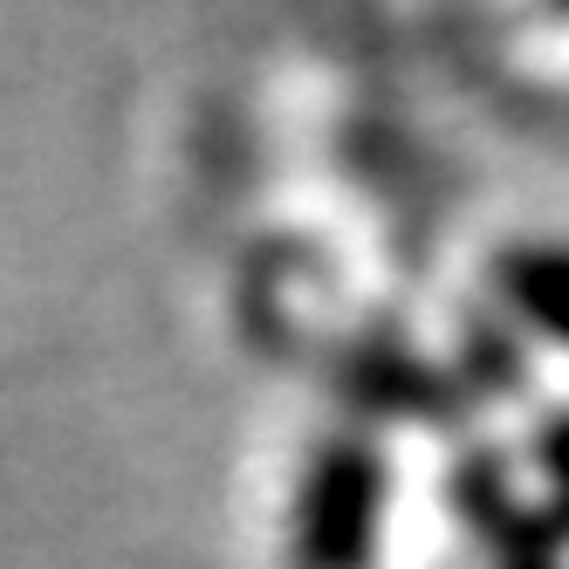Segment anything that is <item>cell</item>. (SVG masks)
Segmentation results:
<instances>
[{
    "instance_id": "3",
    "label": "cell",
    "mask_w": 569,
    "mask_h": 569,
    "mask_svg": "<svg viewBox=\"0 0 569 569\" xmlns=\"http://www.w3.org/2000/svg\"><path fill=\"white\" fill-rule=\"evenodd\" d=\"M536 460H542V473H549V495H556V515H562V528H569V412L542 419V439H536Z\"/></svg>"
},
{
    "instance_id": "2",
    "label": "cell",
    "mask_w": 569,
    "mask_h": 569,
    "mask_svg": "<svg viewBox=\"0 0 569 569\" xmlns=\"http://www.w3.org/2000/svg\"><path fill=\"white\" fill-rule=\"evenodd\" d=\"M495 296L536 343L569 350V240H521L495 261Z\"/></svg>"
},
{
    "instance_id": "1",
    "label": "cell",
    "mask_w": 569,
    "mask_h": 569,
    "mask_svg": "<svg viewBox=\"0 0 569 569\" xmlns=\"http://www.w3.org/2000/svg\"><path fill=\"white\" fill-rule=\"evenodd\" d=\"M385 528V460L371 439L337 432L296 495V569H371Z\"/></svg>"
}]
</instances>
